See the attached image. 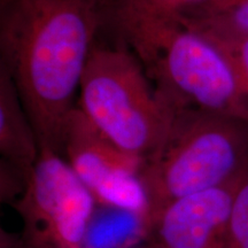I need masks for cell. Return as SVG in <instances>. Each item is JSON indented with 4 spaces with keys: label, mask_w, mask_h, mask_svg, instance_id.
Listing matches in <instances>:
<instances>
[{
    "label": "cell",
    "mask_w": 248,
    "mask_h": 248,
    "mask_svg": "<svg viewBox=\"0 0 248 248\" xmlns=\"http://www.w3.org/2000/svg\"><path fill=\"white\" fill-rule=\"evenodd\" d=\"M139 248H154V247L152 246V245L147 244V245H145V246H142V247H139Z\"/></svg>",
    "instance_id": "13"
},
{
    "label": "cell",
    "mask_w": 248,
    "mask_h": 248,
    "mask_svg": "<svg viewBox=\"0 0 248 248\" xmlns=\"http://www.w3.org/2000/svg\"><path fill=\"white\" fill-rule=\"evenodd\" d=\"M155 1L170 12L181 14L183 12L195 7V6H199L208 1V0H155Z\"/></svg>",
    "instance_id": "12"
},
{
    "label": "cell",
    "mask_w": 248,
    "mask_h": 248,
    "mask_svg": "<svg viewBox=\"0 0 248 248\" xmlns=\"http://www.w3.org/2000/svg\"><path fill=\"white\" fill-rule=\"evenodd\" d=\"M39 142L13 79L0 66V155L1 161L30 173Z\"/></svg>",
    "instance_id": "8"
},
{
    "label": "cell",
    "mask_w": 248,
    "mask_h": 248,
    "mask_svg": "<svg viewBox=\"0 0 248 248\" xmlns=\"http://www.w3.org/2000/svg\"><path fill=\"white\" fill-rule=\"evenodd\" d=\"M178 15L187 21L212 23L248 33V0H208Z\"/></svg>",
    "instance_id": "10"
},
{
    "label": "cell",
    "mask_w": 248,
    "mask_h": 248,
    "mask_svg": "<svg viewBox=\"0 0 248 248\" xmlns=\"http://www.w3.org/2000/svg\"><path fill=\"white\" fill-rule=\"evenodd\" d=\"M241 182L169 203L147 222V244L154 248H225Z\"/></svg>",
    "instance_id": "7"
},
{
    "label": "cell",
    "mask_w": 248,
    "mask_h": 248,
    "mask_svg": "<svg viewBox=\"0 0 248 248\" xmlns=\"http://www.w3.org/2000/svg\"><path fill=\"white\" fill-rule=\"evenodd\" d=\"M13 206L28 248H84L98 204L61 154L40 147L26 191Z\"/></svg>",
    "instance_id": "5"
},
{
    "label": "cell",
    "mask_w": 248,
    "mask_h": 248,
    "mask_svg": "<svg viewBox=\"0 0 248 248\" xmlns=\"http://www.w3.org/2000/svg\"><path fill=\"white\" fill-rule=\"evenodd\" d=\"M102 29L138 59L175 108L248 121V104L229 59L178 14L155 0H101Z\"/></svg>",
    "instance_id": "2"
},
{
    "label": "cell",
    "mask_w": 248,
    "mask_h": 248,
    "mask_svg": "<svg viewBox=\"0 0 248 248\" xmlns=\"http://www.w3.org/2000/svg\"><path fill=\"white\" fill-rule=\"evenodd\" d=\"M181 18L215 44L229 59L248 104V33L212 23L187 21L182 16Z\"/></svg>",
    "instance_id": "9"
},
{
    "label": "cell",
    "mask_w": 248,
    "mask_h": 248,
    "mask_svg": "<svg viewBox=\"0 0 248 248\" xmlns=\"http://www.w3.org/2000/svg\"><path fill=\"white\" fill-rule=\"evenodd\" d=\"M62 156L98 206L130 210L146 217L147 198L140 181L142 160L108 140L77 106L68 117Z\"/></svg>",
    "instance_id": "6"
},
{
    "label": "cell",
    "mask_w": 248,
    "mask_h": 248,
    "mask_svg": "<svg viewBox=\"0 0 248 248\" xmlns=\"http://www.w3.org/2000/svg\"><path fill=\"white\" fill-rule=\"evenodd\" d=\"M77 107L108 140L141 160L160 146L175 111L128 48L98 43L80 78Z\"/></svg>",
    "instance_id": "4"
},
{
    "label": "cell",
    "mask_w": 248,
    "mask_h": 248,
    "mask_svg": "<svg viewBox=\"0 0 248 248\" xmlns=\"http://www.w3.org/2000/svg\"><path fill=\"white\" fill-rule=\"evenodd\" d=\"M247 175L248 121L200 108H175L166 137L141 162L145 223L173 201L235 184Z\"/></svg>",
    "instance_id": "3"
},
{
    "label": "cell",
    "mask_w": 248,
    "mask_h": 248,
    "mask_svg": "<svg viewBox=\"0 0 248 248\" xmlns=\"http://www.w3.org/2000/svg\"><path fill=\"white\" fill-rule=\"evenodd\" d=\"M225 248H248V175L235 193Z\"/></svg>",
    "instance_id": "11"
},
{
    "label": "cell",
    "mask_w": 248,
    "mask_h": 248,
    "mask_svg": "<svg viewBox=\"0 0 248 248\" xmlns=\"http://www.w3.org/2000/svg\"><path fill=\"white\" fill-rule=\"evenodd\" d=\"M100 29L101 0H0V66L16 86L39 148L62 155Z\"/></svg>",
    "instance_id": "1"
}]
</instances>
